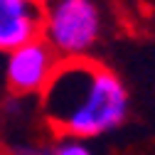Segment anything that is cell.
Masks as SVG:
<instances>
[{
    "instance_id": "obj_1",
    "label": "cell",
    "mask_w": 155,
    "mask_h": 155,
    "mask_svg": "<svg viewBox=\"0 0 155 155\" xmlns=\"http://www.w3.org/2000/svg\"><path fill=\"white\" fill-rule=\"evenodd\" d=\"M40 99L47 123L76 140L116 130L128 116L126 84L91 57L62 62Z\"/></svg>"
},
{
    "instance_id": "obj_2",
    "label": "cell",
    "mask_w": 155,
    "mask_h": 155,
    "mask_svg": "<svg viewBox=\"0 0 155 155\" xmlns=\"http://www.w3.org/2000/svg\"><path fill=\"white\" fill-rule=\"evenodd\" d=\"M101 37V12L91 0H54L45 5L42 40L62 62L86 59Z\"/></svg>"
},
{
    "instance_id": "obj_3",
    "label": "cell",
    "mask_w": 155,
    "mask_h": 155,
    "mask_svg": "<svg viewBox=\"0 0 155 155\" xmlns=\"http://www.w3.org/2000/svg\"><path fill=\"white\" fill-rule=\"evenodd\" d=\"M59 64L62 59L57 57V52L42 37H35V40L8 52L5 62L8 86L17 96H40L52 81Z\"/></svg>"
},
{
    "instance_id": "obj_4",
    "label": "cell",
    "mask_w": 155,
    "mask_h": 155,
    "mask_svg": "<svg viewBox=\"0 0 155 155\" xmlns=\"http://www.w3.org/2000/svg\"><path fill=\"white\" fill-rule=\"evenodd\" d=\"M45 0H0V52L42 37Z\"/></svg>"
},
{
    "instance_id": "obj_5",
    "label": "cell",
    "mask_w": 155,
    "mask_h": 155,
    "mask_svg": "<svg viewBox=\"0 0 155 155\" xmlns=\"http://www.w3.org/2000/svg\"><path fill=\"white\" fill-rule=\"evenodd\" d=\"M52 155H91V150H89V145L84 140L67 138V140H62L59 145L52 150Z\"/></svg>"
}]
</instances>
